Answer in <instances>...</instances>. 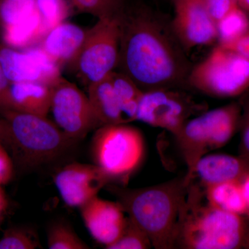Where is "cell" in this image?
Returning a JSON list of instances; mask_svg holds the SVG:
<instances>
[{
	"label": "cell",
	"instance_id": "7c38bea8",
	"mask_svg": "<svg viewBox=\"0 0 249 249\" xmlns=\"http://www.w3.org/2000/svg\"><path fill=\"white\" fill-rule=\"evenodd\" d=\"M174 34L183 49L213 45L217 40L216 22L210 16L204 0H174Z\"/></svg>",
	"mask_w": 249,
	"mask_h": 249
},
{
	"label": "cell",
	"instance_id": "9c48e42d",
	"mask_svg": "<svg viewBox=\"0 0 249 249\" xmlns=\"http://www.w3.org/2000/svg\"><path fill=\"white\" fill-rule=\"evenodd\" d=\"M206 111V107L177 89L144 91L135 121L168 131L174 137L192 116Z\"/></svg>",
	"mask_w": 249,
	"mask_h": 249
},
{
	"label": "cell",
	"instance_id": "4fadbf2b",
	"mask_svg": "<svg viewBox=\"0 0 249 249\" xmlns=\"http://www.w3.org/2000/svg\"><path fill=\"white\" fill-rule=\"evenodd\" d=\"M53 180L64 202L79 209L97 196L102 188L112 183L97 165L79 163L65 165L55 174Z\"/></svg>",
	"mask_w": 249,
	"mask_h": 249
},
{
	"label": "cell",
	"instance_id": "5bb4252c",
	"mask_svg": "<svg viewBox=\"0 0 249 249\" xmlns=\"http://www.w3.org/2000/svg\"><path fill=\"white\" fill-rule=\"evenodd\" d=\"M80 210L88 231L106 248L120 237L126 221L120 203L105 200L97 196Z\"/></svg>",
	"mask_w": 249,
	"mask_h": 249
},
{
	"label": "cell",
	"instance_id": "4dcf8cb0",
	"mask_svg": "<svg viewBox=\"0 0 249 249\" xmlns=\"http://www.w3.org/2000/svg\"><path fill=\"white\" fill-rule=\"evenodd\" d=\"M13 175L12 160L0 142V186L6 184L11 180Z\"/></svg>",
	"mask_w": 249,
	"mask_h": 249
},
{
	"label": "cell",
	"instance_id": "e0dca14e",
	"mask_svg": "<svg viewBox=\"0 0 249 249\" xmlns=\"http://www.w3.org/2000/svg\"><path fill=\"white\" fill-rule=\"evenodd\" d=\"M88 91L98 128L109 124H129L116 98L110 74L88 85Z\"/></svg>",
	"mask_w": 249,
	"mask_h": 249
},
{
	"label": "cell",
	"instance_id": "603a6c76",
	"mask_svg": "<svg viewBox=\"0 0 249 249\" xmlns=\"http://www.w3.org/2000/svg\"><path fill=\"white\" fill-rule=\"evenodd\" d=\"M80 12L98 19L119 16L127 6L126 0H67Z\"/></svg>",
	"mask_w": 249,
	"mask_h": 249
},
{
	"label": "cell",
	"instance_id": "f546056e",
	"mask_svg": "<svg viewBox=\"0 0 249 249\" xmlns=\"http://www.w3.org/2000/svg\"><path fill=\"white\" fill-rule=\"evenodd\" d=\"M204 2L210 16L216 23L239 6L237 0H204Z\"/></svg>",
	"mask_w": 249,
	"mask_h": 249
},
{
	"label": "cell",
	"instance_id": "d4e9b609",
	"mask_svg": "<svg viewBox=\"0 0 249 249\" xmlns=\"http://www.w3.org/2000/svg\"><path fill=\"white\" fill-rule=\"evenodd\" d=\"M38 12L36 0H1L0 16L6 27Z\"/></svg>",
	"mask_w": 249,
	"mask_h": 249
},
{
	"label": "cell",
	"instance_id": "5b68a950",
	"mask_svg": "<svg viewBox=\"0 0 249 249\" xmlns=\"http://www.w3.org/2000/svg\"><path fill=\"white\" fill-rule=\"evenodd\" d=\"M241 115L240 101L232 102L189 119L175 136L187 166V182H191L195 168L201 157L222 148L231 140L239 130Z\"/></svg>",
	"mask_w": 249,
	"mask_h": 249
},
{
	"label": "cell",
	"instance_id": "ac0fdd59",
	"mask_svg": "<svg viewBox=\"0 0 249 249\" xmlns=\"http://www.w3.org/2000/svg\"><path fill=\"white\" fill-rule=\"evenodd\" d=\"M52 88L34 82L14 83L10 87L8 102L18 111L47 117L51 109Z\"/></svg>",
	"mask_w": 249,
	"mask_h": 249
},
{
	"label": "cell",
	"instance_id": "3957f363",
	"mask_svg": "<svg viewBox=\"0 0 249 249\" xmlns=\"http://www.w3.org/2000/svg\"><path fill=\"white\" fill-rule=\"evenodd\" d=\"M189 184L183 176L134 189L109 184L107 190L147 234L154 248L173 249L180 209Z\"/></svg>",
	"mask_w": 249,
	"mask_h": 249
},
{
	"label": "cell",
	"instance_id": "7402d4cb",
	"mask_svg": "<svg viewBox=\"0 0 249 249\" xmlns=\"http://www.w3.org/2000/svg\"><path fill=\"white\" fill-rule=\"evenodd\" d=\"M219 45L231 43L245 36L249 30L247 13L237 6L216 23Z\"/></svg>",
	"mask_w": 249,
	"mask_h": 249
},
{
	"label": "cell",
	"instance_id": "44dd1931",
	"mask_svg": "<svg viewBox=\"0 0 249 249\" xmlns=\"http://www.w3.org/2000/svg\"><path fill=\"white\" fill-rule=\"evenodd\" d=\"M47 32L48 29L38 11L24 20L6 27L5 40L14 46L27 45L41 42Z\"/></svg>",
	"mask_w": 249,
	"mask_h": 249
},
{
	"label": "cell",
	"instance_id": "d6986e66",
	"mask_svg": "<svg viewBox=\"0 0 249 249\" xmlns=\"http://www.w3.org/2000/svg\"><path fill=\"white\" fill-rule=\"evenodd\" d=\"M209 204L231 213L249 217V207L242 192L241 181H226L204 188Z\"/></svg>",
	"mask_w": 249,
	"mask_h": 249
},
{
	"label": "cell",
	"instance_id": "ffe728a7",
	"mask_svg": "<svg viewBox=\"0 0 249 249\" xmlns=\"http://www.w3.org/2000/svg\"><path fill=\"white\" fill-rule=\"evenodd\" d=\"M110 78L121 110L129 123L135 121L136 114L143 90L123 72H111Z\"/></svg>",
	"mask_w": 249,
	"mask_h": 249
},
{
	"label": "cell",
	"instance_id": "1f68e13d",
	"mask_svg": "<svg viewBox=\"0 0 249 249\" xmlns=\"http://www.w3.org/2000/svg\"><path fill=\"white\" fill-rule=\"evenodd\" d=\"M222 46L226 48L235 51L249 60V30L245 36H242L238 40L231 43Z\"/></svg>",
	"mask_w": 249,
	"mask_h": 249
},
{
	"label": "cell",
	"instance_id": "83f0119b",
	"mask_svg": "<svg viewBox=\"0 0 249 249\" xmlns=\"http://www.w3.org/2000/svg\"><path fill=\"white\" fill-rule=\"evenodd\" d=\"M37 245L32 236L22 231H9L0 240V249H34Z\"/></svg>",
	"mask_w": 249,
	"mask_h": 249
},
{
	"label": "cell",
	"instance_id": "836d02e7",
	"mask_svg": "<svg viewBox=\"0 0 249 249\" xmlns=\"http://www.w3.org/2000/svg\"><path fill=\"white\" fill-rule=\"evenodd\" d=\"M237 3L241 9L247 13H249V0H237Z\"/></svg>",
	"mask_w": 249,
	"mask_h": 249
},
{
	"label": "cell",
	"instance_id": "30bf717a",
	"mask_svg": "<svg viewBox=\"0 0 249 249\" xmlns=\"http://www.w3.org/2000/svg\"><path fill=\"white\" fill-rule=\"evenodd\" d=\"M52 88L50 111L69 138L76 142L98 128L88 95L77 85L61 76Z\"/></svg>",
	"mask_w": 249,
	"mask_h": 249
},
{
	"label": "cell",
	"instance_id": "2e32d148",
	"mask_svg": "<svg viewBox=\"0 0 249 249\" xmlns=\"http://www.w3.org/2000/svg\"><path fill=\"white\" fill-rule=\"evenodd\" d=\"M88 30L62 22L51 29L40 42L41 48L61 68L72 66L86 38Z\"/></svg>",
	"mask_w": 249,
	"mask_h": 249
},
{
	"label": "cell",
	"instance_id": "8992f818",
	"mask_svg": "<svg viewBox=\"0 0 249 249\" xmlns=\"http://www.w3.org/2000/svg\"><path fill=\"white\" fill-rule=\"evenodd\" d=\"M91 147L94 164L107 174L111 182L124 186L145 157L143 135L128 124H109L96 129Z\"/></svg>",
	"mask_w": 249,
	"mask_h": 249
},
{
	"label": "cell",
	"instance_id": "cb8c5ba5",
	"mask_svg": "<svg viewBox=\"0 0 249 249\" xmlns=\"http://www.w3.org/2000/svg\"><path fill=\"white\" fill-rule=\"evenodd\" d=\"M151 241L130 217H126L121 235L107 249H147L152 248Z\"/></svg>",
	"mask_w": 249,
	"mask_h": 249
},
{
	"label": "cell",
	"instance_id": "52a82bcc",
	"mask_svg": "<svg viewBox=\"0 0 249 249\" xmlns=\"http://www.w3.org/2000/svg\"><path fill=\"white\" fill-rule=\"evenodd\" d=\"M187 85L211 97H238L249 89V60L217 45L191 68Z\"/></svg>",
	"mask_w": 249,
	"mask_h": 249
},
{
	"label": "cell",
	"instance_id": "9a60e30c",
	"mask_svg": "<svg viewBox=\"0 0 249 249\" xmlns=\"http://www.w3.org/2000/svg\"><path fill=\"white\" fill-rule=\"evenodd\" d=\"M249 173V161L241 156L207 154L196 163L191 181L203 188L231 181H241Z\"/></svg>",
	"mask_w": 249,
	"mask_h": 249
},
{
	"label": "cell",
	"instance_id": "484cf974",
	"mask_svg": "<svg viewBox=\"0 0 249 249\" xmlns=\"http://www.w3.org/2000/svg\"><path fill=\"white\" fill-rule=\"evenodd\" d=\"M50 249H88L89 247L80 240L71 227L62 223L53 224L47 235Z\"/></svg>",
	"mask_w": 249,
	"mask_h": 249
},
{
	"label": "cell",
	"instance_id": "6da1fadb",
	"mask_svg": "<svg viewBox=\"0 0 249 249\" xmlns=\"http://www.w3.org/2000/svg\"><path fill=\"white\" fill-rule=\"evenodd\" d=\"M117 68L144 91L178 89L191 70L171 23L144 5H127L121 14Z\"/></svg>",
	"mask_w": 249,
	"mask_h": 249
},
{
	"label": "cell",
	"instance_id": "ba28073f",
	"mask_svg": "<svg viewBox=\"0 0 249 249\" xmlns=\"http://www.w3.org/2000/svg\"><path fill=\"white\" fill-rule=\"evenodd\" d=\"M121 14L98 19L88 30L84 44L71 66L87 87L109 76L117 68Z\"/></svg>",
	"mask_w": 249,
	"mask_h": 249
},
{
	"label": "cell",
	"instance_id": "7a4b0ae2",
	"mask_svg": "<svg viewBox=\"0 0 249 249\" xmlns=\"http://www.w3.org/2000/svg\"><path fill=\"white\" fill-rule=\"evenodd\" d=\"M175 249H249V217L211 206L196 181L188 187L178 215Z\"/></svg>",
	"mask_w": 249,
	"mask_h": 249
},
{
	"label": "cell",
	"instance_id": "4316f807",
	"mask_svg": "<svg viewBox=\"0 0 249 249\" xmlns=\"http://www.w3.org/2000/svg\"><path fill=\"white\" fill-rule=\"evenodd\" d=\"M36 3L48 31L68 16L67 0H36Z\"/></svg>",
	"mask_w": 249,
	"mask_h": 249
},
{
	"label": "cell",
	"instance_id": "d6a6232c",
	"mask_svg": "<svg viewBox=\"0 0 249 249\" xmlns=\"http://www.w3.org/2000/svg\"><path fill=\"white\" fill-rule=\"evenodd\" d=\"M241 186H242V192H243L245 200L249 207V173L247 174L245 178L241 180Z\"/></svg>",
	"mask_w": 249,
	"mask_h": 249
},
{
	"label": "cell",
	"instance_id": "8fae6325",
	"mask_svg": "<svg viewBox=\"0 0 249 249\" xmlns=\"http://www.w3.org/2000/svg\"><path fill=\"white\" fill-rule=\"evenodd\" d=\"M0 65L9 81L34 82L52 87L61 77L60 67L40 47L25 52L0 50Z\"/></svg>",
	"mask_w": 249,
	"mask_h": 249
},
{
	"label": "cell",
	"instance_id": "e575fe53",
	"mask_svg": "<svg viewBox=\"0 0 249 249\" xmlns=\"http://www.w3.org/2000/svg\"><path fill=\"white\" fill-rule=\"evenodd\" d=\"M1 100H2L3 101H7L8 102L7 96H6V95H4V93H1V91H0V101H1Z\"/></svg>",
	"mask_w": 249,
	"mask_h": 249
},
{
	"label": "cell",
	"instance_id": "f1b7e54d",
	"mask_svg": "<svg viewBox=\"0 0 249 249\" xmlns=\"http://www.w3.org/2000/svg\"><path fill=\"white\" fill-rule=\"evenodd\" d=\"M242 105L240 127V155L249 161V93L242 95L240 99Z\"/></svg>",
	"mask_w": 249,
	"mask_h": 249
},
{
	"label": "cell",
	"instance_id": "277c9868",
	"mask_svg": "<svg viewBox=\"0 0 249 249\" xmlns=\"http://www.w3.org/2000/svg\"><path fill=\"white\" fill-rule=\"evenodd\" d=\"M72 142L47 117L15 111L0 130V142L11 151L18 165L35 168L56 160Z\"/></svg>",
	"mask_w": 249,
	"mask_h": 249
}]
</instances>
